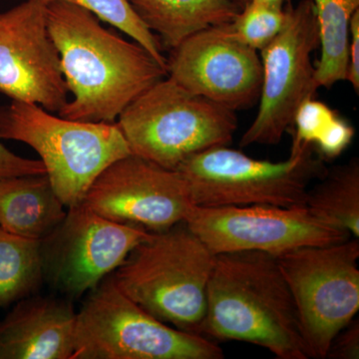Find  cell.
<instances>
[{
	"label": "cell",
	"instance_id": "cell-1",
	"mask_svg": "<svg viewBox=\"0 0 359 359\" xmlns=\"http://www.w3.org/2000/svg\"><path fill=\"white\" fill-rule=\"evenodd\" d=\"M47 28L72 95L58 113L75 121L115 123L167 70L137 42L101 25L93 13L65 1L46 6Z\"/></svg>",
	"mask_w": 359,
	"mask_h": 359
},
{
	"label": "cell",
	"instance_id": "cell-2",
	"mask_svg": "<svg viewBox=\"0 0 359 359\" xmlns=\"http://www.w3.org/2000/svg\"><path fill=\"white\" fill-rule=\"evenodd\" d=\"M200 334L255 344L280 359L309 358L292 292L266 252L217 255Z\"/></svg>",
	"mask_w": 359,
	"mask_h": 359
},
{
	"label": "cell",
	"instance_id": "cell-3",
	"mask_svg": "<svg viewBox=\"0 0 359 359\" xmlns=\"http://www.w3.org/2000/svg\"><path fill=\"white\" fill-rule=\"evenodd\" d=\"M216 255L185 222L150 237L132 250L112 280L156 318L200 334Z\"/></svg>",
	"mask_w": 359,
	"mask_h": 359
},
{
	"label": "cell",
	"instance_id": "cell-4",
	"mask_svg": "<svg viewBox=\"0 0 359 359\" xmlns=\"http://www.w3.org/2000/svg\"><path fill=\"white\" fill-rule=\"evenodd\" d=\"M0 138L22 142L39 155L66 208L83 202L106 168L131 155L117 122L75 121L21 101L0 105Z\"/></svg>",
	"mask_w": 359,
	"mask_h": 359
},
{
	"label": "cell",
	"instance_id": "cell-5",
	"mask_svg": "<svg viewBox=\"0 0 359 359\" xmlns=\"http://www.w3.org/2000/svg\"><path fill=\"white\" fill-rule=\"evenodd\" d=\"M235 112L167 76L132 101L116 122L132 155L177 170L192 155L231 144L238 129Z\"/></svg>",
	"mask_w": 359,
	"mask_h": 359
},
{
	"label": "cell",
	"instance_id": "cell-6",
	"mask_svg": "<svg viewBox=\"0 0 359 359\" xmlns=\"http://www.w3.org/2000/svg\"><path fill=\"white\" fill-rule=\"evenodd\" d=\"M327 170L309 145L292 146L290 157L280 162L254 159L218 146L187 158L176 171L185 180L196 207L292 208L306 207L311 184Z\"/></svg>",
	"mask_w": 359,
	"mask_h": 359
},
{
	"label": "cell",
	"instance_id": "cell-7",
	"mask_svg": "<svg viewBox=\"0 0 359 359\" xmlns=\"http://www.w3.org/2000/svg\"><path fill=\"white\" fill-rule=\"evenodd\" d=\"M76 313L71 359H222L204 335L163 323L127 297L112 278L97 285Z\"/></svg>",
	"mask_w": 359,
	"mask_h": 359
},
{
	"label": "cell",
	"instance_id": "cell-8",
	"mask_svg": "<svg viewBox=\"0 0 359 359\" xmlns=\"http://www.w3.org/2000/svg\"><path fill=\"white\" fill-rule=\"evenodd\" d=\"M292 292L309 358H327L359 309V241L299 248L276 257Z\"/></svg>",
	"mask_w": 359,
	"mask_h": 359
},
{
	"label": "cell",
	"instance_id": "cell-9",
	"mask_svg": "<svg viewBox=\"0 0 359 359\" xmlns=\"http://www.w3.org/2000/svg\"><path fill=\"white\" fill-rule=\"evenodd\" d=\"M285 11L282 30L259 51L263 79L259 110L241 138V147L280 143L299 106L318 91L311 55L320 47V35L313 0H302L297 6L290 2Z\"/></svg>",
	"mask_w": 359,
	"mask_h": 359
},
{
	"label": "cell",
	"instance_id": "cell-10",
	"mask_svg": "<svg viewBox=\"0 0 359 359\" xmlns=\"http://www.w3.org/2000/svg\"><path fill=\"white\" fill-rule=\"evenodd\" d=\"M184 222L216 256L262 252L278 257L299 248L337 244L351 238L321 222L306 207L194 205Z\"/></svg>",
	"mask_w": 359,
	"mask_h": 359
},
{
	"label": "cell",
	"instance_id": "cell-11",
	"mask_svg": "<svg viewBox=\"0 0 359 359\" xmlns=\"http://www.w3.org/2000/svg\"><path fill=\"white\" fill-rule=\"evenodd\" d=\"M151 231L104 218L84 203L67 208L60 226L42 245L44 273L71 297L91 292L114 273Z\"/></svg>",
	"mask_w": 359,
	"mask_h": 359
},
{
	"label": "cell",
	"instance_id": "cell-12",
	"mask_svg": "<svg viewBox=\"0 0 359 359\" xmlns=\"http://www.w3.org/2000/svg\"><path fill=\"white\" fill-rule=\"evenodd\" d=\"M82 203L104 218L149 231L182 223L194 207L178 171L132 154L106 168Z\"/></svg>",
	"mask_w": 359,
	"mask_h": 359
},
{
	"label": "cell",
	"instance_id": "cell-13",
	"mask_svg": "<svg viewBox=\"0 0 359 359\" xmlns=\"http://www.w3.org/2000/svg\"><path fill=\"white\" fill-rule=\"evenodd\" d=\"M167 74L188 91L236 111L259 101L263 68L259 52L238 41L228 22L201 30L171 49Z\"/></svg>",
	"mask_w": 359,
	"mask_h": 359
},
{
	"label": "cell",
	"instance_id": "cell-14",
	"mask_svg": "<svg viewBox=\"0 0 359 359\" xmlns=\"http://www.w3.org/2000/svg\"><path fill=\"white\" fill-rule=\"evenodd\" d=\"M0 93L57 114L69 101L44 4L26 0L0 13Z\"/></svg>",
	"mask_w": 359,
	"mask_h": 359
},
{
	"label": "cell",
	"instance_id": "cell-15",
	"mask_svg": "<svg viewBox=\"0 0 359 359\" xmlns=\"http://www.w3.org/2000/svg\"><path fill=\"white\" fill-rule=\"evenodd\" d=\"M76 313L46 297L21 299L0 321V359H71Z\"/></svg>",
	"mask_w": 359,
	"mask_h": 359
},
{
	"label": "cell",
	"instance_id": "cell-16",
	"mask_svg": "<svg viewBox=\"0 0 359 359\" xmlns=\"http://www.w3.org/2000/svg\"><path fill=\"white\" fill-rule=\"evenodd\" d=\"M67 208L46 174L0 180V228L43 242L60 226Z\"/></svg>",
	"mask_w": 359,
	"mask_h": 359
},
{
	"label": "cell",
	"instance_id": "cell-17",
	"mask_svg": "<svg viewBox=\"0 0 359 359\" xmlns=\"http://www.w3.org/2000/svg\"><path fill=\"white\" fill-rule=\"evenodd\" d=\"M162 46L173 49L191 35L231 22L241 11L233 0H127Z\"/></svg>",
	"mask_w": 359,
	"mask_h": 359
},
{
	"label": "cell",
	"instance_id": "cell-18",
	"mask_svg": "<svg viewBox=\"0 0 359 359\" xmlns=\"http://www.w3.org/2000/svg\"><path fill=\"white\" fill-rule=\"evenodd\" d=\"M306 208L323 223L358 238V158L327 170L320 182L309 188Z\"/></svg>",
	"mask_w": 359,
	"mask_h": 359
},
{
	"label": "cell",
	"instance_id": "cell-19",
	"mask_svg": "<svg viewBox=\"0 0 359 359\" xmlns=\"http://www.w3.org/2000/svg\"><path fill=\"white\" fill-rule=\"evenodd\" d=\"M320 35V57L316 61L314 86L330 89L346 81L349 25L359 0H313Z\"/></svg>",
	"mask_w": 359,
	"mask_h": 359
},
{
	"label": "cell",
	"instance_id": "cell-20",
	"mask_svg": "<svg viewBox=\"0 0 359 359\" xmlns=\"http://www.w3.org/2000/svg\"><path fill=\"white\" fill-rule=\"evenodd\" d=\"M43 275L41 241L0 228V308L25 299L39 287Z\"/></svg>",
	"mask_w": 359,
	"mask_h": 359
},
{
	"label": "cell",
	"instance_id": "cell-21",
	"mask_svg": "<svg viewBox=\"0 0 359 359\" xmlns=\"http://www.w3.org/2000/svg\"><path fill=\"white\" fill-rule=\"evenodd\" d=\"M292 147L309 145L323 161L339 158L351 145L355 130L337 111L313 98L295 112Z\"/></svg>",
	"mask_w": 359,
	"mask_h": 359
},
{
	"label": "cell",
	"instance_id": "cell-22",
	"mask_svg": "<svg viewBox=\"0 0 359 359\" xmlns=\"http://www.w3.org/2000/svg\"><path fill=\"white\" fill-rule=\"evenodd\" d=\"M47 4L65 1L82 7L97 16L101 21L118 28L141 45L167 70V58L163 54V46L157 35L142 22L127 0H33Z\"/></svg>",
	"mask_w": 359,
	"mask_h": 359
},
{
	"label": "cell",
	"instance_id": "cell-23",
	"mask_svg": "<svg viewBox=\"0 0 359 359\" xmlns=\"http://www.w3.org/2000/svg\"><path fill=\"white\" fill-rule=\"evenodd\" d=\"M285 20V7H276L250 0L229 22L231 33L257 52L268 46L282 30Z\"/></svg>",
	"mask_w": 359,
	"mask_h": 359
},
{
	"label": "cell",
	"instance_id": "cell-24",
	"mask_svg": "<svg viewBox=\"0 0 359 359\" xmlns=\"http://www.w3.org/2000/svg\"><path fill=\"white\" fill-rule=\"evenodd\" d=\"M41 174H46L41 161L26 159L14 154L1 143L0 138V180Z\"/></svg>",
	"mask_w": 359,
	"mask_h": 359
},
{
	"label": "cell",
	"instance_id": "cell-25",
	"mask_svg": "<svg viewBox=\"0 0 359 359\" xmlns=\"http://www.w3.org/2000/svg\"><path fill=\"white\" fill-rule=\"evenodd\" d=\"M327 358H359V321L355 318L335 335L328 348Z\"/></svg>",
	"mask_w": 359,
	"mask_h": 359
},
{
	"label": "cell",
	"instance_id": "cell-26",
	"mask_svg": "<svg viewBox=\"0 0 359 359\" xmlns=\"http://www.w3.org/2000/svg\"><path fill=\"white\" fill-rule=\"evenodd\" d=\"M346 81L354 91L359 92V9L351 18L349 25L348 66Z\"/></svg>",
	"mask_w": 359,
	"mask_h": 359
},
{
	"label": "cell",
	"instance_id": "cell-27",
	"mask_svg": "<svg viewBox=\"0 0 359 359\" xmlns=\"http://www.w3.org/2000/svg\"><path fill=\"white\" fill-rule=\"evenodd\" d=\"M257 1L264 2V4H269V6L283 8L287 4H290L292 0H257Z\"/></svg>",
	"mask_w": 359,
	"mask_h": 359
},
{
	"label": "cell",
	"instance_id": "cell-28",
	"mask_svg": "<svg viewBox=\"0 0 359 359\" xmlns=\"http://www.w3.org/2000/svg\"><path fill=\"white\" fill-rule=\"evenodd\" d=\"M235 4H237L238 6L241 7V9L244 8L245 6L250 1V0H233Z\"/></svg>",
	"mask_w": 359,
	"mask_h": 359
}]
</instances>
